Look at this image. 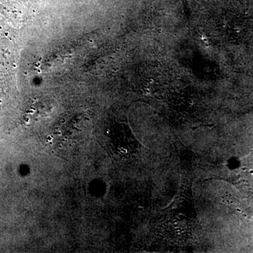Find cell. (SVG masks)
Returning <instances> with one entry per match:
<instances>
[]
</instances>
